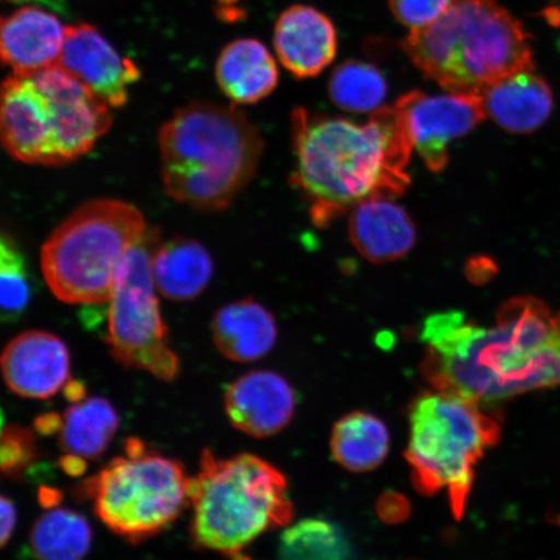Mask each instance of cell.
Returning <instances> with one entry per match:
<instances>
[{
  "label": "cell",
  "instance_id": "6da1fadb",
  "mask_svg": "<svg viewBox=\"0 0 560 560\" xmlns=\"http://www.w3.org/2000/svg\"><path fill=\"white\" fill-rule=\"evenodd\" d=\"M420 341L422 373L433 389L485 405L560 388V312L541 300L511 299L488 326L457 311L432 314Z\"/></svg>",
  "mask_w": 560,
  "mask_h": 560
},
{
  "label": "cell",
  "instance_id": "7a4b0ae2",
  "mask_svg": "<svg viewBox=\"0 0 560 560\" xmlns=\"http://www.w3.org/2000/svg\"><path fill=\"white\" fill-rule=\"evenodd\" d=\"M291 122V184L310 205L315 226L331 225L363 201L408 190L415 147L396 107L376 109L363 125L298 108Z\"/></svg>",
  "mask_w": 560,
  "mask_h": 560
},
{
  "label": "cell",
  "instance_id": "3957f363",
  "mask_svg": "<svg viewBox=\"0 0 560 560\" xmlns=\"http://www.w3.org/2000/svg\"><path fill=\"white\" fill-rule=\"evenodd\" d=\"M161 175L167 195L188 207L220 212L252 178L264 143L255 125L235 107L185 105L159 132Z\"/></svg>",
  "mask_w": 560,
  "mask_h": 560
},
{
  "label": "cell",
  "instance_id": "277c9868",
  "mask_svg": "<svg viewBox=\"0 0 560 560\" xmlns=\"http://www.w3.org/2000/svg\"><path fill=\"white\" fill-rule=\"evenodd\" d=\"M401 47L425 79L450 93L480 94L534 70L530 35L493 0H454L435 23L410 32Z\"/></svg>",
  "mask_w": 560,
  "mask_h": 560
},
{
  "label": "cell",
  "instance_id": "5b68a950",
  "mask_svg": "<svg viewBox=\"0 0 560 560\" xmlns=\"http://www.w3.org/2000/svg\"><path fill=\"white\" fill-rule=\"evenodd\" d=\"M191 540L195 548L240 556L269 529L284 527L293 516L282 472L252 454L217 459L210 451L191 478Z\"/></svg>",
  "mask_w": 560,
  "mask_h": 560
},
{
  "label": "cell",
  "instance_id": "8992f818",
  "mask_svg": "<svg viewBox=\"0 0 560 560\" xmlns=\"http://www.w3.org/2000/svg\"><path fill=\"white\" fill-rule=\"evenodd\" d=\"M482 404L453 392H424L409 415L408 459L420 493L445 492L454 517L462 520L470 495L475 467L499 443L501 425Z\"/></svg>",
  "mask_w": 560,
  "mask_h": 560
},
{
  "label": "cell",
  "instance_id": "52a82bcc",
  "mask_svg": "<svg viewBox=\"0 0 560 560\" xmlns=\"http://www.w3.org/2000/svg\"><path fill=\"white\" fill-rule=\"evenodd\" d=\"M147 229L142 212L128 202H86L42 247L46 283L68 304L108 303L118 266Z\"/></svg>",
  "mask_w": 560,
  "mask_h": 560
},
{
  "label": "cell",
  "instance_id": "ba28073f",
  "mask_svg": "<svg viewBox=\"0 0 560 560\" xmlns=\"http://www.w3.org/2000/svg\"><path fill=\"white\" fill-rule=\"evenodd\" d=\"M190 485L177 459L149 450L143 441L126 440L125 455L83 480L75 492L93 502L95 515L130 544L158 536L190 505Z\"/></svg>",
  "mask_w": 560,
  "mask_h": 560
},
{
  "label": "cell",
  "instance_id": "9c48e42d",
  "mask_svg": "<svg viewBox=\"0 0 560 560\" xmlns=\"http://www.w3.org/2000/svg\"><path fill=\"white\" fill-rule=\"evenodd\" d=\"M160 244L159 229L149 228L126 252L108 301L105 341L122 366L149 371L160 381L174 382L180 363L170 347L152 272Z\"/></svg>",
  "mask_w": 560,
  "mask_h": 560
},
{
  "label": "cell",
  "instance_id": "30bf717a",
  "mask_svg": "<svg viewBox=\"0 0 560 560\" xmlns=\"http://www.w3.org/2000/svg\"><path fill=\"white\" fill-rule=\"evenodd\" d=\"M30 75L50 104L55 166L86 155L110 129L109 105L60 66Z\"/></svg>",
  "mask_w": 560,
  "mask_h": 560
},
{
  "label": "cell",
  "instance_id": "8fae6325",
  "mask_svg": "<svg viewBox=\"0 0 560 560\" xmlns=\"http://www.w3.org/2000/svg\"><path fill=\"white\" fill-rule=\"evenodd\" d=\"M395 107L412 147L433 173L445 170L454 140L467 136L487 117L479 93L430 95L415 90L402 95Z\"/></svg>",
  "mask_w": 560,
  "mask_h": 560
},
{
  "label": "cell",
  "instance_id": "7c38bea8",
  "mask_svg": "<svg viewBox=\"0 0 560 560\" xmlns=\"http://www.w3.org/2000/svg\"><path fill=\"white\" fill-rule=\"evenodd\" d=\"M0 143L21 163L55 166L50 104L32 75L0 83Z\"/></svg>",
  "mask_w": 560,
  "mask_h": 560
},
{
  "label": "cell",
  "instance_id": "4fadbf2b",
  "mask_svg": "<svg viewBox=\"0 0 560 560\" xmlns=\"http://www.w3.org/2000/svg\"><path fill=\"white\" fill-rule=\"evenodd\" d=\"M58 66L114 108L128 103L130 89L142 74L135 61L125 58L90 24L67 26Z\"/></svg>",
  "mask_w": 560,
  "mask_h": 560
},
{
  "label": "cell",
  "instance_id": "5bb4252c",
  "mask_svg": "<svg viewBox=\"0 0 560 560\" xmlns=\"http://www.w3.org/2000/svg\"><path fill=\"white\" fill-rule=\"evenodd\" d=\"M0 371L13 394L48 400L69 381L70 353L65 341L46 331H26L0 354Z\"/></svg>",
  "mask_w": 560,
  "mask_h": 560
},
{
  "label": "cell",
  "instance_id": "9a60e30c",
  "mask_svg": "<svg viewBox=\"0 0 560 560\" xmlns=\"http://www.w3.org/2000/svg\"><path fill=\"white\" fill-rule=\"evenodd\" d=\"M66 34L60 19L39 7L0 15V66L21 75L58 66Z\"/></svg>",
  "mask_w": 560,
  "mask_h": 560
},
{
  "label": "cell",
  "instance_id": "2e32d148",
  "mask_svg": "<svg viewBox=\"0 0 560 560\" xmlns=\"http://www.w3.org/2000/svg\"><path fill=\"white\" fill-rule=\"evenodd\" d=\"M296 397L289 382L271 371H254L226 390L231 424L249 436L268 438L282 431L295 412Z\"/></svg>",
  "mask_w": 560,
  "mask_h": 560
},
{
  "label": "cell",
  "instance_id": "e0dca14e",
  "mask_svg": "<svg viewBox=\"0 0 560 560\" xmlns=\"http://www.w3.org/2000/svg\"><path fill=\"white\" fill-rule=\"evenodd\" d=\"M280 62L298 79H312L331 65L338 54V33L330 18L305 4L282 12L275 27Z\"/></svg>",
  "mask_w": 560,
  "mask_h": 560
},
{
  "label": "cell",
  "instance_id": "ac0fdd59",
  "mask_svg": "<svg viewBox=\"0 0 560 560\" xmlns=\"http://www.w3.org/2000/svg\"><path fill=\"white\" fill-rule=\"evenodd\" d=\"M350 240L374 264L401 260L415 247L417 228L410 214L392 199L361 202L349 220Z\"/></svg>",
  "mask_w": 560,
  "mask_h": 560
},
{
  "label": "cell",
  "instance_id": "d6986e66",
  "mask_svg": "<svg viewBox=\"0 0 560 560\" xmlns=\"http://www.w3.org/2000/svg\"><path fill=\"white\" fill-rule=\"evenodd\" d=\"M480 95L486 115L514 135H528L540 128L555 105L548 82L532 70L497 81Z\"/></svg>",
  "mask_w": 560,
  "mask_h": 560
},
{
  "label": "cell",
  "instance_id": "ffe728a7",
  "mask_svg": "<svg viewBox=\"0 0 560 560\" xmlns=\"http://www.w3.org/2000/svg\"><path fill=\"white\" fill-rule=\"evenodd\" d=\"M215 79L235 104H254L276 90L279 72L275 56L262 42L242 38L231 42L219 56Z\"/></svg>",
  "mask_w": 560,
  "mask_h": 560
},
{
  "label": "cell",
  "instance_id": "44dd1931",
  "mask_svg": "<svg viewBox=\"0 0 560 560\" xmlns=\"http://www.w3.org/2000/svg\"><path fill=\"white\" fill-rule=\"evenodd\" d=\"M212 332L215 347L235 362L262 359L278 338L275 315L252 299L221 307L214 315Z\"/></svg>",
  "mask_w": 560,
  "mask_h": 560
},
{
  "label": "cell",
  "instance_id": "7402d4cb",
  "mask_svg": "<svg viewBox=\"0 0 560 560\" xmlns=\"http://www.w3.org/2000/svg\"><path fill=\"white\" fill-rule=\"evenodd\" d=\"M214 266L209 252L199 242L173 237L161 242L153 256L152 272L158 291L173 301H190L207 289Z\"/></svg>",
  "mask_w": 560,
  "mask_h": 560
},
{
  "label": "cell",
  "instance_id": "603a6c76",
  "mask_svg": "<svg viewBox=\"0 0 560 560\" xmlns=\"http://www.w3.org/2000/svg\"><path fill=\"white\" fill-rule=\"evenodd\" d=\"M120 418L107 398L91 397L72 404L62 415L58 433L66 454L83 459H100L114 440Z\"/></svg>",
  "mask_w": 560,
  "mask_h": 560
},
{
  "label": "cell",
  "instance_id": "cb8c5ba5",
  "mask_svg": "<svg viewBox=\"0 0 560 560\" xmlns=\"http://www.w3.org/2000/svg\"><path fill=\"white\" fill-rule=\"evenodd\" d=\"M389 432L380 418L368 412H352L335 424L332 457L347 470H374L387 457Z\"/></svg>",
  "mask_w": 560,
  "mask_h": 560
},
{
  "label": "cell",
  "instance_id": "d4e9b609",
  "mask_svg": "<svg viewBox=\"0 0 560 560\" xmlns=\"http://www.w3.org/2000/svg\"><path fill=\"white\" fill-rule=\"evenodd\" d=\"M93 544V529L77 511L54 508L33 524L32 556L37 560H83Z\"/></svg>",
  "mask_w": 560,
  "mask_h": 560
},
{
  "label": "cell",
  "instance_id": "484cf974",
  "mask_svg": "<svg viewBox=\"0 0 560 560\" xmlns=\"http://www.w3.org/2000/svg\"><path fill=\"white\" fill-rule=\"evenodd\" d=\"M388 93L385 77L373 65L348 60L334 70L328 94L336 107L349 114H366L381 108Z\"/></svg>",
  "mask_w": 560,
  "mask_h": 560
},
{
  "label": "cell",
  "instance_id": "4316f807",
  "mask_svg": "<svg viewBox=\"0 0 560 560\" xmlns=\"http://www.w3.org/2000/svg\"><path fill=\"white\" fill-rule=\"evenodd\" d=\"M279 560H350L352 548L338 525L304 520L287 528L279 542Z\"/></svg>",
  "mask_w": 560,
  "mask_h": 560
},
{
  "label": "cell",
  "instance_id": "83f0119b",
  "mask_svg": "<svg viewBox=\"0 0 560 560\" xmlns=\"http://www.w3.org/2000/svg\"><path fill=\"white\" fill-rule=\"evenodd\" d=\"M34 280L15 241L0 233V324H15L30 310Z\"/></svg>",
  "mask_w": 560,
  "mask_h": 560
},
{
  "label": "cell",
  "instance_id": "f1b7e54d",
  "mask_svg": "<svg viewBox=\"0 0 560 560\" xmlns=\"http://www.w3.org/2000/svg\"><path fill=\"white\" fill-rule=\"evenodd\" d=\"M35 433L26 427L4 425L0 433V480L19 481L38 460Z\"/></svg>",
  "mask_w": 560,
  "mask_h": 560
},
{
  "label": "cell",
  "instance_id": "f546056e",
  "mask_svg": "<svg viewBox=\"0 0 560 560\" xmlns=\"http://www.w3.org/2000/svg\"><path fill=\"white\" fill-rule=\"evenodd\" d=\"M454 0H388L392 15L411 32L435 23Z\"/></svg>",
  "mask_w": 560,
  "mask_h": 560
},
{
  "label": "cell",
  "instance_id": "4dcf8cb0",
  "mask_svg": "<svg viewBox=\"0 0 560 560\" xmlns=\"http://www.w3.org/2000/svg\"><path fill=\"white\" fill-rule=\"evenodd\" d=\"M18 522L16 508L10 499L0 494V548L11 540Z\"/></svg>",
  "mask_w": 560,
  "mask_h": 560
},
{
  "label": "cell",
  "instance_id": "1f68e13d",
  "mask_svg": "<svg viewBox=\"0 0 560 560\" xmlns=\"http://www.w3.org/2000/svg\"><path fill=\"white\" fill-rule=\"evenodd\" d=\"M62 425V416L56 415V412H48L35 419L34 429L42 436H51L55 433H59Z\"/></svg>",
  "mask_w": 560,
  "mask_h": 560
},
{
  "label": "cell",
  "instance_id": "d6a6232c",
  "mask_svg": "<svg viewBox=\"0 0 560 560\" xmlns=\"http://www.w3.org/2000/svg\"><path fill=\"white\" fill-rule=\"evenodd\" d=\"M62 470L72 478H80L86 471V459L75 457V455L66 454L60 459Z\"/></svg>",
  "mask_w": 560,
  "mask_h": 560
},
{
  "label": "cell",
  "instance_id": "836d02e7",
  "mask_svg": "<svg viewBox=\"0 0 560 560\" xmlns=\"http://www.w3.org/2000/svg\"><path fill=\"white\" fill-rule=\"evenodd\" d=\"M62 390L67 400L72 404L81 402L86 398L85 384L80 381H68Z\"/></svg>",
  "mask_w": 560,
  "mask_h": 560
},
{
  "label": "cell",
  "instance_id": "e575fe53",
  "mask_svg": "<svg viewBox=\"0 0 560 560\" xmlns=\"http://www.w3.org/2000/svg\"><path fill=\"white\" fill-rule=\"evenodd\" d=\"M61 501V493L58 490L52 488H42L39 490V502L42 506L46 509H54L56 505H59Z\"/></svg>",
  "mask_w": 560,
  "mask_h": 560
},
{
  "label": "cell",
  "instance_id": "d590c367",
  "mask_svg": "<svg viewBox=\"0 0 560 560\" xmlns=\"http://www.w3.org/2000/svg\"><path fill=\"white\" fill-rule=\"evenodd\" d=\"M4 418H3V412L2 410H0V433H2L3 429H4Z\"/></svg>",
  "mask_w": 560,
  "mask_h": 560
},
{
  "label": "cell",
  "instance_id": "8d00e7d4",
  "mask_svg": "<svg viewBox=\"0 0 560 560\" xmlns=\"http://www.w3.org/2000/svg\"><path fill=\"white\" fill-rule=\"evenodd\" d=\"M0 2H10V0H0Z\"/></svg>",
  "mask_w": 560,
  "mask_h": 560
},
{
  "label": "cell",
  "instance_id": "74e56055",
  "mask_svg": "<svg viewBox=\"0 0 560 560\" xmlns=\"http://www.w3.org/2000/svg\"><path fill=\"white\" fill-rule=\"evenodd\" d=\"M240 560H245V559H240Z\"/></svg>",
  "mask_w": 560,
  "mask_h": 560
}]
</instances>
